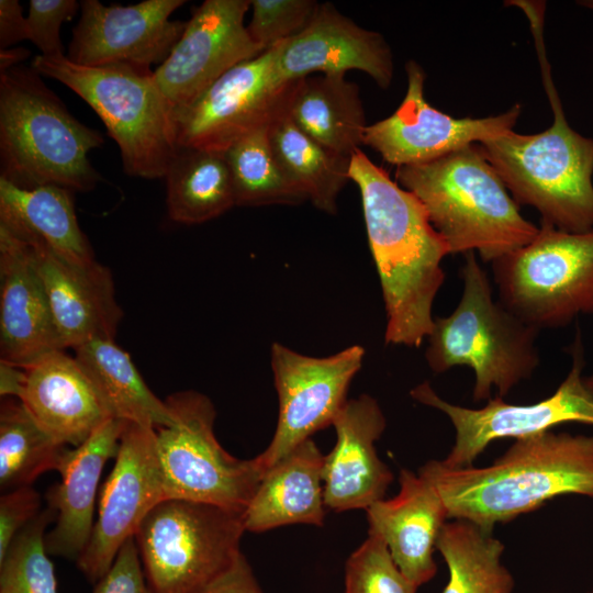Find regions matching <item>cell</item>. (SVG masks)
Returning <instances> with one entry per match:
<instances>
[{
	"label": "cell",
	"mask_w": 593,
	"mask_h": 593,
	"mask_svg": "<svg viewBox=\"0 0 593 593\" xmlns=\"http://www.w3.org/2000/svg\"><path fill=\"white\" fill-rule=\"evenodd\" d=\"M359 188L369 247L384 302L385 344L419 347L434 325V300L445 281L449 247L411 191L361 149L350 158Z\"/></svg>",
	"instance_id": "1"
},
{
	"label": "cell",
	"mask_w": 593,
	"mask_h": 593,
	"mask_svg": "<svg viewBox=\"0 0 593 593\" xmlns=\"http://www.w3.org/2000/svg\"><path fill=\"white\" fill-rule=\"evenodd\" d=\"M418 474L434 484L449 518L493 530L559 495L593 497V435L547 430L516 439L488 467L430 460Z\"/></svg>",
	"instance_id": "2"
},
{
	"label": "cell",
	"mask_w": 593,
	"mask_h": 593,
	"mask_svg": "<svg viewBox=\"0 0 593 593\" xmlns=\"http://www.w3.org/2000/svg\"><path fill=\"white\" fill-rule=\"evenodd\" d=\"M395 177L422 202L450 255L478 251L484 262H493L539 231L522 215L478 143L432 161L396 167Z\"/></svg>",
	"instance_id": "3"
},
{
	"label": "cell",
	"mask_w": 593,
	"mask_h": 593,
	"mask_svg": "<svg viewBox=\"0 0 593 593\" xmlns=\"http://www.w3.org/2000/svg\"><path fill=\"white\" fill-rule=\"evenodd\" d=\"M102 135L74 118L32 67L0 72V178L22 188L92 190L100 174L88 153Z\"/></svg>",
	"instance_id": "4"
},
{
	"label": "cell",
	"mask_w": 593,
	"mask_h": 593,
	"mask_svg": "<svg viewBox=\"0 0 593 593\" xmlns=\"http://www.w3.org/2000/svg\"><path fill=\"white\" fill-rule=\"evenodd\" d=\"M537 48L552 124L540 133L511 130L478 144L518 205L535 208L541 223L586 232L593 230V138L568 124L544 43L537 42Z\"/></svg>",
	"instance_id": "5"
},
{
	"label": "cell",
	"mask_w": 593,
	"mask_h": 593,
	"mask_svg": "<svg viewBox=\"0 0 593 593\" xmlns=\"http://www.w3.org/2000/svg\"><path fill=\"white\" fill-rule=\"evenodd\" d=\"M463 256L460 301L448 316L434 317L425 359L435 373L459 366L471 368L477 402L490 400L493 390L504 398L538 367L539 331L493 298L488 273L474 251Z\"/></svg>",
	"instance_id": "6"
},
{
	"label": "cell",
	"mask_w": 593,
	"mask_h": 593,
	"mask_svg": "<svg viewBox=\"0 0 593 593\" xmlns=\"http://www.w3.org/2000/svg\"><path fill=\"white\" fill-rule=\"evenodd\" d=\"M31 67L86 101L116 142L127 175L165 178L178 150L174 107L158 87L154 71L132 64L87 67L65 55H36Z\"/></svg>",
	"instance_id": "7"
},
{
	"label": "cell",
	"mask_w": 593,
	"mask_h": 593,
	"mask_svg": "<svg viewBox=\"0 0 593 593\" xmlns=\"http://www.w3.org/2000/svg\"><path fill=\"white\" fill-rule=\"evenodd\" d=\"M244 513L166 499L143 519L134 537L153 593H203L238 558Z\"/></svg>",
	"instance_id": "8"
},
{
	"label": "cell",
	"mask_w": 593,
	"mask_h": 593,
	"mask_svg": "<svg viewBox=\"0 0 593 593\" xmlns=\"http://www.w3.org/2000/svg\"><path fill=\"white\" fill-rule=\"evenodd\" d=\"M491 264L499 301L538 331L593 314V230L540 222L533 240Z\"/></svg>",
	"instance_id": "9"
},
{
	"label": "cell",
	"mask_w": 593,
	"mask_h": 593,
	"mask_svg": "<svg viewBox=\"0 0 593 593\" xmlns=\"http://www.w3.org/2000/svg\"><path fill=\"white\" fill-rule=\"evenodd\" d=\"M165 401L175 423L155 432L166 499L244 513L264 474L256 458H236L221 446L214 434L216 411L205 394L180 391Z\"/></svg>",
	"instance_id": "10"
},
{
	"label": "cell",
	"mask_w": 593,
	"mask_h": 593,
	"mask_svg": "<svg viewBox=\"0 0 593 593\" xmlns=\"http://www.w3.org/2000/svg\"><path fill=\"white\" fill-rule=\"evenodd\" d=\"M573 348L572 367L566 379L553 394L533 404H511L495 396L481 409H469L441 399L427 381L413 388L412 399L443 412L455 428V444L440 462L450 469L468 468L496 439H518L563 423L593 425V395L582 376L584 363L579 338Z\"/></svg>",
	"instance_id": "11"
},
{
	"label": "cell",
	"mask_w": 593,
	"mask_h": 593,
	"mask_svg": "<svg viewBox=\"0 0 593 593\" xmlns=\"http://www.w3.org/2000/svg\"><path fill=\"white\" fill-rule=\"evenodd\" d=\"M365 353L362 346L353 345L327 357H312L272 343L270 365L279 411L271 441L255 457L264 473L313 434L333 425L348 401Z\"/></svg>",
	"instance_id": "12"
},
{
	"label": "cell",
	"mask_w": 593,
	"mask_h": 593,
	"mask_svg": "<svg viewBox=\"0 0 593 593\" xmlns=\"http://www.w3.org/2000/svg\"><path fill=\"white\" fill-rule=\"evenodd\" d=\"M278 46L234 66L191 103L174 109L177 146L224 152L282 111L294 81L278 76Z\"/></svg>",
	"instance_id": "13"
},
{
	"label": "cell",
	"mask_w": 593,
	"mask_h": 593,
	"mask_svg": "<svg viewBox=\"0 0 593 593\" xmlns=\"http://www.w3.org/2000/svg\"><path fill=\"white\" fill-rule=\"evenodd\" d=\"M165 499L155 428L126 422L113 469L101 488L89 544L76 561L90 582L108 572L123 544Z\"/></svg>",
	"instance_id": "14"
},
{
	"label": "cell",
	"mask_w": 593,
	"mask_h": 593,
	"mask_svg": "<svg viewBox=\"0 0 593 593\" xmlns=\"http://www.w3.org/2000/svg\"><path fill=\"white\" fill-rule=\"evenodd\" d=\"M405 70L407 89L401 104L392 115L368 125L363 138V145L396 167L432 161L501 135L513 130L521 115L522 107L515 103L495 116H450L426 101L422 66L409 60Z\"/></svg>",
	"instance_id": "15"
},
{
	"label": "cell",
	"mask_w": 593,
	"mask_h": 593,
	"mask_svg": "<svg viewBox=\"0 0 593 593\" xmlns=\"http://www.w3.org/2000/svg\"><path fill=\"white\" fill-rule=\"evenodd\" d=\"M249 7L250 0H205L193 10L171 53L154 70L174 109L188 105L227 70L265 52L244 24Z\"/></svg>",
	"instance_id": "16"
},
{
	"label": "cell",
	"mask_w": 593,
	"mask_h": 593,
	"mask_svg": "<svg viewBox=\"0 0 593 593\" xmlns=\"http://www.w3.org/2000/svg\"><path fill=\"white\" fill-rule=\"evenodd\" d=\"M183 0H145L132 5L80 2V19L66 57L81 66L163 63L181 37L187 22L170 15Z\"/></svg>",
	"instance_id": "17"
},
{
	"label": "cell",
	"mask_w": 593,
	"mask_h": 593,
	"mask_svg": "<svg viewBox=\"0 0 593 593\" xmlns=\"http://www.w3.org/2000/svg\"><path fill=\"white\" fill-rule=\"evenodd\" d=\"M276 69L282 82H292L313 72L343 75L361 70L382 89L393 78V56L383 36L357 25L329 3L320 8L299 35L280 42Z\"/></svg>",
	"instance_id": "18"
},
{
	"label": "cell",
	"mask_w": 593,
	"mask_h": 593,
	"mask_svg": "<svg viewBox=\"0 0 593 593\" xmlns=\"http://www.w3.org/2000/svg\"><path fill=\"white\" fill-rule=\"evenodd\" d=\"M333 426L336 444L323 465L325 505L335 512L367 510L384 497L393 481L374 446L385 416L376 399L361 394L346 402Z\"/></svg>",
	"instance_id": "19"
},
{
	"label": "cell",
	"mask_w": 593,
	"mask_h": 593,
	"mask_svg": "<svg viewBox=\"0 0 593 593\" xmlns=\"http://www.w3.org/2000/svg\"><path fill=\"white\" fill-rule=\"evenodd\" d=\"M59 345L32 247L0 227V361L25 368Z\"/></svg>",
	"instance_id": "20"
},
{
	"label": "cell",
	"mask_w": 593,
	"mask_h": 593,
	"mask_svg": "<svg viewBox=\"0 0 593 593\" xmlns=\"http://www.w3.org/2000/svg\"><path fill=\"white\" fill-rule=\"evenodd\" d=\"M25 242L32 247L61 349L114 339L123 312L110 270L98 261L72 265L40 242Z\"/></svg>",
	"instance_id": "21"
},
{
	"label": "cell",
	"mask_w": 593,
	"mask_h": 593,
	"mask_svg": "<svg viewBox=\"0 0 593 593\" xmlns=\"http://www.w3.org/2000/svg\"><path fill=\"white\" fill-rule=\"evenodd\" d=\"M399 493L369 506V532L387 545L402 573L418 588L437 571L434 550L448 512L434 484L407 469L399 475Z\"/></svg>",
	"instance_id": "22"
},
{
	"label": "cell",
	"mask_w": 593,
	"mask_h": 593,
	"mask_svg": "<svg viewBox=\"0 0 593 593\" xmlns=\"http://www.w3.org/2000/svg\"><path fill=\"white\" fill-rule=\"evenodd\" d=\"M24 369L19 400L57 443L78 447L112 417L75 357L54 350Z\"/></svg>",
	"instance_id": "23"
},
{
	"label": "cell",
	"mask_w": 593,
	"mask_h": 593,
	"mask_svg": "<svg viewBox=\"0 0 593 593\" xmlns=\"http://www.w3.org/2000/svg\"><path fill=\"white\" fill-rule=\"evenodd\" d=\"M127 421L111 417L80 446L68 448L58 472L61 480L46 493L55 525L45 535L48 555L77 561L89 544L94 502L104 465L115 458Z\"/></svg>",
	"instance_id": "24"
},
{
	"label": "cell",
	"mask_w": 593,
	"mask_h": 593,
	"mask_svg": "<svg viewBox=\"0 0 593 593\" xmlns=\"http://www.w3.org/2000/svg\"><path fill=\"white\" fill-rule=\"evenodd\" d=\"M324 456L310 438L265 471L244 512L248 532L261 533L290 524L323 526L326 505Z\"/></svg>",
	"instance_id": "25"
},
{
	"label": "cell",
	"mask_w": 593,
	"mask_h": 593,
	"mask_svg": "<svg viewBox=\"0 0 593 593\" xmlns=\"http://www.w3.org/2000/svg\"><path fill=\"white\" fill-rule=\"evenodd\" d=\"M0 227L22 239L42 243L72 265L97 261L79 226L72 191L63 187L22 189L0 178Z\"/></svg>",
	"instance_id": "26"
},
{
	"label": "cell",
	"mask_w": 593,
	"mask_h": 593,
	"mask_svg": "<svg viewBox=\"0 0 593 593\" xmlns=\"http://www.w3.org/2000/svg\"><path fill=\"white\" fill-rule=\"evenodd\" d=\"M286 113L301 131L338 155L351 158L363 145L368 125L359 87L343 75L295 80Z\"/></svg>",
	"instance_id": "27"
},
{
	"label": "cell",
	"mask_w": 593,
	"mask_h": 593,
	"mask_svg": "<svg viewBox=\"0 0 593 593\" xmlns=\"http://www.w3.org/2000/svg\"><path fill=\"white\" fill-rule=\"evenodd\" d=\"M74 350L112 417L154 428L174 425L166 401L147 387L130 355L114 339H93Z\"/></svg>",
	"instance_id": "28"
},
{
	"label": "cell",
	"mask_w": 593,
	"mask_h": 593,
	"mask_svg": "<svg viewBox=\"0 0 593 593\" xmlns=\"http://www.w3.org/2000/svg\"><path fill=\"white\" fill-rule=\"evenodd\" d=\"M169 217L199 224L236 206L224 152L178 147L165 176Z\"/></svg>",
	"instance_id": "29"
},
{
	"label": "cell",
	"mask_w": 593,
	"mask_h": 593,
	"mask_svg": "<svg viewBox=\"0 0 593 593\" xmlns=\"http://www.w3.org/2000/svg\"><path fill=\"white\" fill-rule=\"evenodd\" d=\"M269 141L286 176L315 208L334 214L336 199L349 179L350 158L324 147L287 115L286 108L269 123Z\"/></svg>",
	"instance_id": "30"
},
{
	"label": "cell",
	"mask_w": 593,
	"mask_h": 593,
	"mask_svg": "<svg viewBox=\"0 0 593 593\" xmlns=\"http://www.w3.org/2000/svg\"><path fill=\"white\" fill-rule=\"evenodd\" d=\"M436 549L443 556L449 579L443 593H512L514 579L502 562L504 545L492 529L466 521L447 522Z\"/></svg>",
	"instance_id": "31"
},
{
	"label": "cell",
	"mask_w": 593,
	"mask_h": 593,
	"mask_svg": "<svg viewBox=\"0 0 593 593\" xmlns=\"http://www.w3.org/2000/svg\"><path fill=\"white\" fill-rule=\"evenodd\" d=\"M69 447L57 443L15 398L0 405V488L32 485L44 472L58 470Z\"/></svg>",
	"instance_id": "32"
},
{
	"label": "cell",
	"mask_w": 593,
	"mask_h": 593,
	"mask_svg": "<svg viewBox=\"0 0 593 593\" xmlns=\"http://www.w3.org/2000/svg\"><path fill=\"white\" fill-rule=\"evenodd\" d=\"M269 123L245 134L224 150L236 206L299 204L307 200L279 165L269 141Z\"/></svg>",
	"instance_id": "33"
},
{
	"label": "cell",
	"mask_w": 593,
	"mask_h": 593,
	"mask_svg": "<svg viewBox=\"0 0 593 593\" xmlns=\"http://www.w3.org/2000/svg\"><path fill=\"white\" fill-rule=\"evenodd\" d=\"M55 517L47 506L18 534L0 560V593H57L45 547V529Z\"/></svg>",
	"instance_id": "34"
},
{
	"label": "cell",
	"mask_w": 593,
	"mask_h": 593,
	"mask_svg": "<svg viewBox=\"0 0 593 593\" xmlns=\"http://www.w3.org/2000/svg\"><path fill=\"white\" fill-rule=\"evenodd\" d=\"M418 586L395 564L384 541L368 533L350 555L345 570V593H416Z\"/></svg>",
	"instance_id": "35"
},
{
	"label": "cell",
	"mask_w": 593,
	"mask_h": 593,
	"mask_svg": "<svg viewBox=\"0 0 593 593\" xmlns=\"http://www.w3.org/2000/svg\"><path fill=\"white\" fill-rule=\"evenodd\" d=\"M251 20L247 31L265 51L302 33L314 19L315 0H250Z\"/></svg>",
	"instance_id": "36"
},
{
	"label": "cell",
	"mask_w": 593,
	"mask_h": 593,
	"mask_svg": "<svg viewBox=\"0 0 593 593\" xmlns=\"http://www.w3.org/2000/svg\"><path fill=\"white\" fill-rule=\"evenodd\" d=\"M80 8L76 0H31L26 15V40L31 41L41 55H64L59 31Z\"/></svg>",
	"instance_id": "37"
},
{
	"label": "cell",
	"mask_w": 593,
	"mask_h": 593,
	"mask_svg": "<svg viewBox=\"0 0 593 593\" xmlns=\"http://www.w3.org/2000/svg\"><path fill=\"white\" fill-rule=\"evenodd\" d=\"M41 495L32 485L4 492L0 497V560L18 534L42 511Z\"/></svg>",
	"instance_id": "38"
},
{
	"label": "cell",
	"mask_w": 593,
	"mask_h": 593,
	"mask_svg": "<svg viewBox=\"0 0 593 593\" xmlns=\"http://www.w3.org/2000/svg\"><path fill=\"white\" fill-rule=\"evenodd\" d=\"M92 593H153L144 574L135 537L120 548L111 568Z\"/></svg>",
	"instance_id": "39"
},
{
	"label": "cell",
	"mask_w": 593,
	"mask_h": 593,
	"mask_svg": "<svg viewBox=\"0 0 593 593\" xmlns=\"http://www.w3.org/2000/svg\"><path fill=\"white\" fill-rule=\"evenodd\" d=\"M203 593H264L244 555Z\"/></svg>",
	"instance_id": "40"
},
{
	"label": "cell",
	"mask_w": 593,
	"mask_h": 593,
	"mask_svg": "<svg viewBox=\"0 0 593 593\" xmlns=\"http://www.w3.org/2000/svg\"><path fill=\"white\" fill-rule=\"evenodd\" d=\"M26 40V16L18 0H0V49Z\"/></svg>",
	"instance_id": "41"
},
{
	"label": "cell",
	"mask_w": 593,
	"mask_h": 593,
	"mask_svg": "<svg viewBox=\"0 0 593 593\" xmlns=\"http://www.w3.org/2000/svg\"><path fill=\"white\" fill-rule=\"evenodd\" d=\"M24 383V369L0 361V394L19 399Z\"/></svg>",
	"instance_id": "42"
},
{
	"label": "cell",
	"mask_w": 593,
	"mask_h": 593,
	"mask_svg": "<svg viewBox=\"0 0 593 593\" xmlns=\"http://www.w3.org/2000/svg\"><path fill=\"white\" fill-rule=\"evenodd\" d=\"M30 51L25 47H9L0 49V72H4L15 66H19L21 61L25 60L30 56Z\"/></svg>",
	"instance_id": "43"
},
{
	"label": "cell",
	"mask_w": 593,
	"mask_h": 593,
	"mask_svg": "<svg viewBox=\"0 0 593 593\" xmlns=\"http://www.w3.org/2000/svg\"><path fill=\"white\" fill-rule=\"evenodd\" d=\"M584 383L586 388L589 389V391L591 392V394L593 395V374L590 377H584Z\"/></svg>",
	"instance_id": "44"
},
{
	"label": "cell",
	"mask_w": 593,
	"mask_h": 593,
	"mask_svg": "<svg viewBox=\"0 0 593 593\" xmlns=\"http://www.w3.org/2000/svg\"><path fill=\"white\" fill-rule=\"evenodd\" d=\"M578 4L581 7H585L586 9L591 10L593 12V0H583L578 1Z\"/></svg>",
	"instance_id": "45"
},
{
	"label": "cell",
	"mask_w": 593,
	"mask_h": 593,
	"mask_svg": "<svg viewBox=\"0 0 593 593\" xmlns=\"http://www.w3.org/2000/svg\"><path fill=\"white\" fill-rule=\"evenodd\" d=\"M590 593H593V591H591Z\"/></svg>",
	"instance_id": "46"
}]
</instances>
